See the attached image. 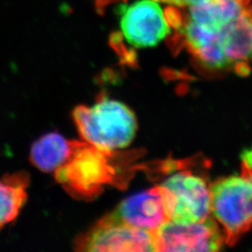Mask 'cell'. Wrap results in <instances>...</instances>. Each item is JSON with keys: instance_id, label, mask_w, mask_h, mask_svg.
Masks as SVG:
<instances>
[{"instance_id": "2", "label": "cell", "mask_w": 252, "mask_h": 252, "mask_svg": "<svg viewBox=\"0 0 252 252\" xmlns=\"http://www.w3.org/2000/svg\"><path fill=\"white\" fill-rule=\"evenodd\" d=\"M190 54L211 71L228 70L252 61V5L223 27H207L204 38Z\"/></svg>"}, {"instance_id": "12", "label": "cell", "mask_w": 252, "mask_h": 252, "mask_svg": "<svg viewBox=\"0 0 252 252\" xmlns=\"http://www.w3.org/2000/svg\"><path fill=\"white\" fill-rule=\"evenodd\" d=\"M27 178L16 174L0 180V229L13 220L27 201Z\"/></svg>"}, {"instance_id": "9", "label": "cell", "mask_w": 252, "mask_h": 252, "mask_svg": "<svg viewBox=\"0 0 252 252\" xmlns=\"http://www.w3.org/2000/svg\"><path fill=\"white\" fill-rule=\"evenodd\" d=\"M106 217L153 233L168 220L158 186L127 197Z\"/></svg>"}, {"instance_id": "14", "label": "cell", "mask_w": 252, "mask_h": 252, "mask_svg": "<svg viewBox=\"0 0 252 252\" xmlns=\"http://www.w3.org/2000/svg\"><path fill=\"white\" fill-rule=\"evenodd\" d=\"M119 1H125L126 2V0H94V5H95V8H96V10L98 11V13L103 14L108 6L111 5V4H114V3H117Z\"/></svg>"}, {"instance_id": "13", "label": "cell", "mask_w": 252, "mask_h": 252, "mask_svg": "<svg viewBox=\"0 0 252 252\" xmlns=\"http://www.w3.org/2000/svg\"><path fill=\"white\" fill-rule=\"evenodd\" d=\"M242 161H243L244 166L252 172V146L244 150L243 153L241 154Z\"/></svg>"}, {"instance_id": "8", "label": "cell", "mask_w": 252, "mask_h": 252, "mask_svg": "<svg viewBox=\"0 0 252 252\" xmlns=\"http://www.w3.org/2000/svg\"><path fill=\"white\" fill-rule=\"evenodd\" d=\"M120 25L126 41L138 49L155 47L171 33V26L156 0H138L123 7Z\"/></svg>"}, {"instance_id": "15", "label": "cell", "mask_w": 252, "mask_h": 252, "mask_svg": "<svg viewBox=\"0 0 252 252\" xmlns=\"http://www.w3.org/2000/svg\"><path fill=\"white\" fill-rule=\"evenodd\" d=\"M156 1H161L163 3L169 4L171 6H178V7H189L193 5L194 3L198 2L199 0H156Z\"/></svg>"}, {"instance_id": "11", "label": "cell", "mask_w": 252, "mask_h": 252, "mask_svg": "<svg viewBox=\"0 0 252 252\" xmlns=\"http://www.w3.org/2000/svg\"><path fill=\"white\" fill-rule=\"evenodd\" d=\"M250 4L251 0H199L188 7V20L220 28L236 18Z\"/></svg>"}, {"instance_id": "3", "label": "cell", "mask_w": 252, "mask_h": 252, "mask_svg": "<svg viewBox=\"0 0 252 252\" xmlns=\"http://www.w3.org/2000/svg\"><path fill=\"white\" fill-rule=\"evenodd\" d=\"M210 194L214 220L224 232L226 242H234L252 227V172L217 180Z\"/></svg>"}, {"instance_id": "1", "label": "cell", "mask_w": 252, "mask_h": 252, "mask_svg": "<svg viewBox=\"0 0 252 252\" xmlns=\"http://www.w3.org/2000/svg\"><path fill=\"white\" fill-rule=\"evenodd\" d=\"M73 119L85 142L108 153L131 144L138 127L131 108L118 100L106 97L93 107H77Z\"/></svg>"}, {"instance_id": "7", "label": "cell", "mask_w": 252, "mask_h": 252, "mask_svg": "<svg viewBox=\"0 0 252 252\" xmlns=\"http://www.w3.org/2000/svg\"><path fill=\"white\" fill-rule=\"evenodd\" d=\"M81 252H155L153 232L104 217L76 243Z\"/></svg>"}, {"instance_id": "5", "label": "cell", "mask_w": 252, "mask_h": 252, "mask_svg": "<svg viewBox=\"0 0 252 252\" xmlns=\"http://www.w3.org/2000/svg\"><path fill=\"white\" fill-rule=\"evenodd\" d=\"M153 234L155 252H219L227 243L221 227L210 217L189 222L167 220Z\"/></svg>"}, {"instance_id": "10", "label": "cell", "mask_w": 252, "mask_h": 252, "mask_svg": "<svg viewBox=\"0 0 252 252\" xmlns=\"http://www.w3.org/2000/svg\"><path fill=\"white\" fill-rule=\"evenodd\" d=\"M80 143L67 140L57 133L47 134L33 144L30 158L38 169L56 171L71 158Z\"/></svg>"}, {"instance_id": "6", "label": "cell", "mask_w": 252, "mask_h": 252, "mask_svg": "<svg viewBox=\"0 0 252 252\" xmlns=\"http://www.w3.org/2000/svg\"><path fill=\"white\" fill-rule=\"evenodd\" d=\"M111 153L81 142L71 158L56 170V179L71 192L94 195L112 178L113 168L107 160Z\"/></svg>"}, {"instance_id": "4", "label": "cell", "mask_w": 252, "mask_h": 252, "mask_svg": "<svg viewBox=\"0 0 252 252\" xmlns=\"http://www.w3.org/2000/svg\"><path fill=\"white\" fill-rule=\"evenodd\" d=\"M168 220L199 221L211 213L210 186L198 175L177 172L158 186Z\"/></svg>"}]
</instances>
